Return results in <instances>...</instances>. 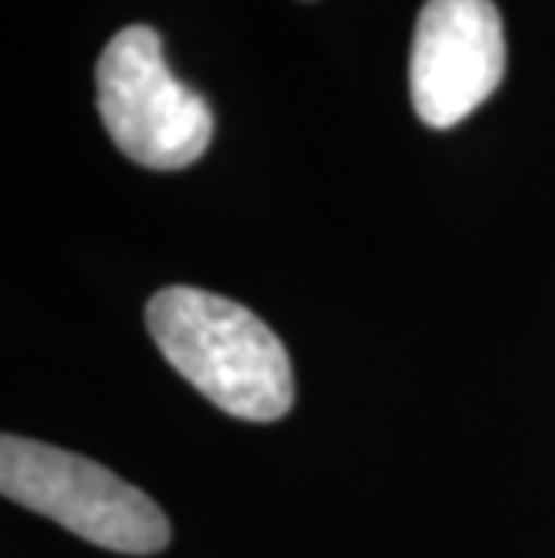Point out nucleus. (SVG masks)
<instances>
[{
	"mask_svg": "<svg viewBox=\"0 0 555 558\" xmlns=\"http://www.w3.org/2000/svg\"><path fill=\"white\" fill-rule=\"evenodd\" d=\"M159 353L224 414L245 422L286 418L297 397L281 339L228 295L173 284L148 300Z\"/></svg>",
	"mask_w": 555,
	"mask_h": 558,
	"instance_id": "nucleus-1",
	"label": "nucleus"
},
{
	"mask_svg": "<svg viewBox=\"0 0 555 558\" xmlns=\"http://www.w3.org/2000/svg\"><path fill=\"white\" fill-rule=\"evenodd\" d=\"M0 490L98 548L156 555L170 544V519L145 490L91 458L40 439H0Z\"/></svg>",
	"mask_w": 555,
	"mask_h": 558,
	"instance_id": "nucleus-2",
	"label": "nucleus"
},
{
	"mask_svg": "<svg viewBox=\"0 0 555 558\" xmlns=\"http://www.w3.org/2000/svg\"><path fill=\"white\" fill-rule=\"evenodd\" d=\"M98 112L112 145L148 170H184L214 141V112L203 94L184 87L162 58L148 26H126L109 40L94 69Z\"/></svg>",
	"mask_w": 555,
	"mask_h": 558,
	"instance_id": "nucleus-3",
	"label": "nucleus"
},
{
	"mask_svg": "<svg viewBox=\"0 0 555 558\" xmlns=\"http://www.w3.org/2000/svg\"><path fill=\"white\" fill-rule=\"evenodd\" d=\"M505 26L494 0H426L411 40V105L433 130L458 126L502 87Z\"/></svg>",
	"mask_w": 555,
	"mask_h": 558,
	"instance_id": "nucleus-4",
	"label": "nucleus"
}]
</instances>
